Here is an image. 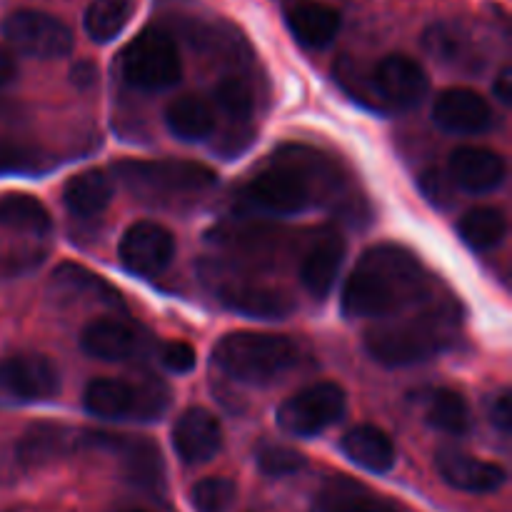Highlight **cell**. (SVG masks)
Instances as JSON below:
<instances>
[{
    "mask_svg": "<svg viewBox=\"0 0 512 512\" xmlns=\"http://www.w3.org/2000/svg\"><path fill=\"white\" fill-rule=\"evenodd\" d=\"M113 200V180L103 170H83L63 188V203L78 218H95Z\"/></svg>",
    "mask_w": 512,
    "mask_h": 512,
    "instance_id": "obj_25",
    "label": "cell"
},
{
    "mask_svg": "<svg viewBox=\"0 0 512 512\" xmlns=\"http://www.w3.org/2000/svg\"><path fill=\"white\" fill-rule=\"evenodd\" d=\"M488 418L500 433H510L512 423V410H510V393L508 390H500L498 395H493L488 403Z\"/></svg>",
    "mask_w": 512,
    "mask_h": 512,
    "instance_id": "obj_36",
    "label": "cell"
},
{
    "mask_svg": "<svg viewBox=\"0 0 512 512\" xmlns=\"http://www.w3.org/2000/svg\"><path fill=\"white\" fill-rule=\"evenodd\" d=\"M220 300L235 313L258 320H283L293 310L280 290L258 283H228L220 290Z\"/></svg>",
    "mask_w": 512,
    "mask_h": 512,
    "instance_id": "obj_24",
    "label": "cell"
},
{
    "mask_svg": "<svg viewBox=\"0 0 512 512\" xmlns=\"http://www.w3.org/2000/svg\"><path fill=\"white\" fill-rule=\"evenodd\" d=\"M95 445L110 448L113 453H118L125 470H128V478L135 480V483L148 485V488H155V485L163 483V460H160V450L158 445L150 443V440L133 438V435L95 433Z\"/></svg>",
    "mask_w": 512,
    "mask_h": 512,
    "instance_id": "obj_22",
    "label": "cell"
},
{
    "mask_svg": "<svg viewBox=\"0 0 512 512\" xmlns=\"http://www.w3.org/2000/svg\"><path fill=\"white\" fill-rule=\"evenodd\" d=\"M255 460H258L260 473L268 475V478H288V475L300 473L308 465L303 453L285 448V445H265L258 450Z\"/></svg>",
    "mask_w": 512,
    "mask_h": 512,
    "instance_id": "obj_32",
    "label": "cell"
},
{
    "mask_svg": "<svg viewBox=\"0 0 512 512\" xmlns=\"http://www.w3.org/2000/svg\"><path fill=\"white\" fill-rule=\"evenodd\" d=\"M113 173L138 195L198 193L215 185L213 170L190 160H120Z\"/></svg>",
    "mask_w": 512,
    "mask_h": 512,
    "instance_id": "obj_7",
    "label": "cell"
},
{
    "mask_svg": "<svg viewBox=\"0 0 512 512\" xmlns=\"http://www.w3.org/2000/svg\"><path fill=\"white\" fill-rule=\"evenodd\" d=\"M50 293L65 300H85V303L105 305V308L123 310L125 300L113 285L100 278L93 270L75 263H60L50 275Z\"/></svg>",
    "mask_w": 512,
    "mask_h": 512,
    "instance_id": "obj_20",
    "label": "cell"
},
{
    "mask_svg": "<svg viewBox=\"0 0 512 512\" xmlns=\"http://www.w3.org/2000/svg\"><path fill=\"white\" fill-rule=\"evenodd\" d=\"M0 225L18 230V233L45 235L53 228V220H50L48 208L38 198L25 193H13L0 198Z\"/></svg>",
    "mask_w": 512,
    "mask_h": 512,
    "instance_id": "obj_29",
    "label": "cell"
},
{
    "mask_svg": "<svg viewBox=\"0 0 512 512\" xmlns=\"http://www.w3.org/2000/svg\"><path fill=\"white\" fill-rule=\"evenodd\" d=\"M435 468H438L440 478L455 490L473 495L495 493L508 483V470L498 463L470 455L465 450L443 448L435 455Z\"/></svg>",
    "mask_w": 512,
    "mask_h": 512,
    "instance_id": "obj_14",
    "label": "cell"
},
{
    "mask_svg": "<svg viewBox=\"0 0 512 512\" xmlns=\"http://www.w3.org/2000/svg\"><path fill=\"white\" fill-rule=\"evenodd\" d=\"M458 233L465 245L473 250H493L508 235V218L500 208H490V205H478L460 215Z\"/></svg>",
    "mask_w": 512,
    "mask_h": 512,
    "instance_id": "obj_27",
    "label": "cell"
},
{
    "mask_svg": "<svg viewBox=\"0 0 512 512\" xmlns=\"http://www.w3.org/2000/svg\"><path fill=\"white\" fill-rule=\"evenodd\" d=\"M118 258L125 270L140 278H155L175 258V235L153 220L133 223L118 243Z\"/></svg>",
    "mask_w": 512,
    "mask_h": 512,
    "instance_id": "obj_10",
    "label": "cell"
},
{
    "mask_svg": "<svg viewBox=\"0 0 512 512\" xmlns=\"http://www.w3.org/2000/svg\"><path fill=\"white\" fill-rule=\"evenodd\" d=\"M150 335L140 325L125 323L118 318H98L88 323L80 333V348L85 355L103 363H123L135 360L150 348Z\"/></svg>",
    "mask_w": 512,
    "mask_h": 512,
    "instance_id": "obj_12",
    "label": "cell"
},
{
    "mask_svg": "<svg viewBox=\"0 0 512 512\" xmlns=\"http://www.w3.org/2000/svg\"><path fill=\"white\" fill-rule=\"evenodd\" d=\"M450 180L470 195H485L498 190L508 178V165L500 153L480 145H460L448 160Z\"/></svg>",
    "mask_w": 512,
    "mask_h": 512,
    "instance_id": "obj_15",
    "label": "cell"
},
{
    "mask_svg": "<svg viewBox=\"0 0 512 512\" xmlns=\"http://www.w3.org/2000/svg\"><path fill=\"white\" fill-rule=\"evenodd\" d=\"M83 405L90 415L103 420H160L168 408V390L155 380L130 383L95 378L85 388Z\"/></svg>",
    "mask_w": 512,
    "mask_h": 512,
    "instance_id": "obj_5",
    "label": "cell"
},
{
    "mask_svg": "<svg viewBox=\"0 0 512 512\" xmlns=\"http://www.w3.org/2000/svg\"><path fill=\"white\" fill-rule=\"evenodd\" d=\"M345 260V238L335 230H325L313 240L310 250L300 263V283L310 298L325 300L335 288L340 268Z\"/></svg>",
    "mask_w": 512,
    "mask_h": 512,
    "instance_id": "obj_18",
    "label": "cell"
},
{
    "mask_svg": "<svg viewBox=\"0 0 512 512\" xmlns=\"http://www.w3.org/2000/svg\"><path fill=\"white\" fill-rule=\"evenodd\" d=\"M173 448L185 465L210 463L223 448V425L210 410L188 408L173 425Z\"/></svg>",
    "mask_w": 512,
    "mask_h": 512,
    "instance_id": "obj_16",
    "label": "cell"
},
{
    "mask_svg": "<svg viewBox=\"0 0 512 512\" xmlns=\"http://www.w3.org/2000/svg\"><path fill=\"white\" fill-rule=\"evenodd\" d=\"M458 315L453 310H425L415 318L385 323L365 335V350L385 368H408L433 360L453 340Z\"/></svg>",
    "mask_w": 512,
    "mask_h": 512,
    "instance_id": "obj_2",
    "label": "cell"
},
{
    "mask_svg": "<svg viewBox=\"0 0 512 512\" xmlns=\"http://www.w3.org/2000/svg\"><path fill=\"white\" fill-rule=\"evenodd\" d=\"M493 95L503 105H510V100H512V70L510 68L500 70L498 78L493 80Z\"/></svg>",
    "mask_w": 512,
    "mask_h": 512,
    "instance_id": "obj_38",
    "label": "cell"
},
{
    "mask_svg": "<svg viewBox=\"0 0 512 512\" xmlns=\"http://www.w3.org/2000/svg\"><path fill=\"white\" fill-rule=\"evenodd\" d=\"M210 360L220 373L238 383L270 385L295 368L298 348L285 335L235 330L218 340Z\"/></svg>",
    "mask_w": 512,
    "mask_h": 512,
    "instance_id": "obj_3",
    "label": "cell"
},
{
    "mask_svg": "<svg viewBox=\"0 0 512 512\" xmlns=\"http://www.w3.org/2000/svg\"><path fill=\"white\" fill-rule=\"evenodd\" d=\"M125 512H148V510H125Z\"/></svg>",
    "mask_w": 512,
    "mask_h": 512,
    "instance_id": "obj_41",
    "label": "cell"
},
{
    "mask_svg": "<svg viewBox=\"0 0 512 512\" xmlns=\"http://www.w3.org/2000/svg\"><path fill=\"white\" fill-rule=\"evenodd\" d=\"M340 450L350 463L358 468L368 470V473H390L398 460V450H395L393 438L378 425H355L348 433L340 438Z\"/></svg>",
    "mask_w": 512,
    "mask_h": 512,
    "instance_id": "obj_21",
    "label": "cell"
},
{
    "mask_svg": "<svg viewBox=\"0 0 512 512\" xmlns=\"http://www.w3.org/2000/svg\"><path fill=\"white\" fill-rule=\"evenodd\" d=\"M245 208L265 215L303 213L313 203L310 160L300 158L298 148L275 155L268 168L255 173L240 193Z\"/></svg>",
    "mask_w": 512,
    "mask_h": 512,
    "instance_id": "obj_4",
    "label": "cell"
},
{
    "mask_svg": "<svg viewBox=\"0 0 512 512\" xmlns=\"http://www.w3.org/2000/svg\"><path fill=\"white\" fill-rule=\"evenodd\" d=\"M28 160L30 158L25 150H20L18 145L3 140V135H0V170H18V168H23Z\"/></svg>",
    "mask_w": 512,
    "mask_h": 512,
    "instance_id": "obj_37",
    "label": "cell"
},
{
    "mask_svg": "<svg viewBox=\"0 0 512 512\" xmlns=\"http://www.w3.org/2000/svg\"><path fill=\"white\" fill-rule=\"evenodd\" d=\"M215 103L225 110V115L233 120H245L253 113V90L238 75L223 78L215 88Z\"/></svg>",
    "mask_w": 512,
    "mask_h": 512,
    "instance_id": "obj_33",
    "label": "cell"
},
{
    "mask_svg": "<svg viewBox=\"0 0 512 512\" xmlns=\"http://www.w3.org/2000/svg\"><path fill=\"white\" fill-rule=\"evenodd\" d=\"M238 488L230 478L215 475V478H203L190 490V503L195 512H228L235 503Z\"/></svg>",
    "mask_w": 512,
    "mask_h": 512,
    "instance_id": "obj_31",
    "label": "cell"
},
{
    "mask_svg": "<svg viewBox=\"0 0 512 512\" xmlns=\"http://www.w3.org/2000/svg\"><path fill=\"white\" fill-rule=\"evenodd\" d=\"M133 15V0H93L85 10V33L95 43H110L123 33Z\"/></svg>",
    "mask_w": 512,
    "mask_h": 512,
    "instance_id": "obj_30",
    "label": "cell"
},
{
    "mask_svg": "<svg viewBox=\"0 0 512 512\" xmlns=\"http://www.w3.org/2000/svg\"><path fill=\"white\" fill-rule=\"evenodd\" d=\"M95 75H98V70H95V65L88 63V60H80V63H75L73 70H70V78H73V83L80 85V88L93 85Z\"/></svg>",
    "mask_w": 512,
    "mask_h": 512,
    "instance_id": "obj_39",
    "label": "cell"
},
{
    "mask_svg": "<svg viewBox=\"0 0 512 512\" xmlns=\"http://www.w3.org/2000/svg\"><path fill=\"white\" fill-rule=\"evenodd\" d=\"M430 290V275L403 245L365 250L343 288V313L355 320H385L413 308Z\"/></svg>",
    "mask_w": 512,
    "mask_h": 512,
    "instance_id": "obj_1",
    "label": "cell"
},
{
    "mask_svg": "<svg viewBox=\"0 0 512 512\" xmlns=\"http://www.w3.org/2000/svg\"><path fill=\"white\" fill-rule=\"evenodd\" d=\"M15 78H18V65H15V58L8 53V50L0 48V90L8 88Z\"/></svg>",
    "mask_w": 512,
    "mask_h": 512,
    "instance_id": "obj_40",
    "label": "cell"
},
{
    "mask_svg": "<svg viewBox=\"0 0 512 512\" xmlns=\"http://www.w3.org/2000/svg\"><path fill=\"white\" fill-rule=\"evenodd\" d=\"M160 363L170 370V373H190L195 368V348L183 343V340H170L160 348Z\"/></svg>",
    "mask_w": 512,
    "mask_h": 512,
    "instance_id": "obj_34",
    "label": "cell"
},
{
    "mask_svg": "<svg viewBox=\"0 0 512 512\" xmlns=\"http://www.w3.org/2000/svg\"><path fill=\"white\" fill-rule=\"evenodd\" d=\"M288 28L305 48H328L340 33V13L325 3L303 0L288 10Z\"/></svg>",
    "mask_w": 512,
    "mask_h": 512,
    "instance_id": "obj_23",
    "label": "cell"
},
{
    "mask_svg": "<svg viewBox=\"0 0 512 512\" xmlns=\"http://www.w3.org/2000/svg\"><path fill=\"white\" fill-rule=\"evenodd\" d=\"M93 440L95 433L40 423L25 430L23 438H20L18 460L25 465H43L55 458H63V455L73 453V450L83 448V445H93Z\"/></svg>",
    "mask_w": 512,
    "mask_h": 512,
    "instance_id": "obj_19",
    "label": "cell"
},
{
    "mask_svg": "<svg viewBox=\"0 0 512 512\" xmlns=\"http://www.w3.org/2000/svg\"><path fill=\"white\" fill-rule=\"evenodd\" d=\"M3 35L15 50L40 60H58L73 50V33L55 15L43 10H15L3 20Z\"/></svg>",
    "mask_w": 512,
    "mask_h": 512,
    "instance_id": "obj_9",
    "label": "cell"
},
{
    "mask_svg": "<svg viewBox=\"0 0 512 512\" xmlns=\"http://www.w3.org/2000/svg\"><path fill=\"white\" fill-rule=\"evenodd\" d=\"M348 413V395L338 383H315L285 398L278 408V428L293 438H315Z\"/></svg>",
    "mask_w": 512,
    "mask_h": 512,
    "instance_id": "obj_8",
    "label": "cell"
},
{
    "mask_svg": "<svg viewBox=\"0 0 512 512\" xmlns=\"http://www.w3.org/2000/svg\"><path fill=\"white\" fill-rule=\"evenodd\" d=\"M60 390V373L45 355L18 353L0 363V393L15 403H43Z\"/></svg>",
    "mask_w": 512,
    "mask_h": 512,
    "instance_id": "obj_11",
    "label": "cell"
},
{
    "mask_svg": "<svg viewBox=\"0 0 512 512\" xmlns=\"http://www.w3.org/2000/svg\"><path fill=\"white\" fill-rule=\"evenodd\" d=\"M165 125L175 138L198 143L213 133L215 113L208 100L198 98V95H180L165 110Z\"/></svg>",
    "mask_w": 512,
    "mask_h": 512,
    "instance_id": "obj_26",
    "label": "cell"
},
{
    "mask_svg": "<svg viewBox=\"0 0 512 512\" xmlns=\"http://www.w3.org/2000/svg\"><path fill=\"white\" fill-rule=\"evenodd\" d=\"M123 78L138 90L173 88L183 75L178 45L165 30L145 28L120 55Z\"/></svg>",
    "mask_w": 512,
    "mask_h": 512,
    "instance_id": "obj_6",
    "label": "cell"
},
{
    "mask_svg": "<svg viewBox=\"0 0 512 512\" xmlns=\"http://www.w3.org/2000/svg\"><path fill=\"white\" fill-rule=\"evenodd\" d=\"M425 420L445 435H465L473 428L468 400L450 388L430 390L425 398Z\"/></svg>",
    "mask_w": 512,
    "mask_h": 512,
    "instance_id": "obj_28",
    "label": "cell"
},
{
    "mask_svg": "<svg viewBox=\"0 0 512 512\" xmlns=\"http://www.w3.org/2000/svg\"><path fill=\"white\" fill-rule=\"evenodd\" d=\"M373 85L383 100H388L393 108H415L425 100L430 90L428 73L418 60L408 55H388L375 65Z\"/></svg>",
    "mask_w": 512,
    "mask_h": 512,
    "instance_id": "obj_13",
    "label": "cell"
},
{
    "mask_svg": "<svg viewBox=\"0 0 512 512\" xmlns=\"http://www.w3.org/2000/svg\"><path fill=\"white\" fill-rule=\"evenodd\" d=\"M330 512H395L393 505L368 493H348L330 505Z\"/></svg>",
    "mask_w": 512,
    "mask_h": 512,
    "instance_id": "obj_35",
    "label": "cell"
},
{
    "mask_svg": "<svg viewBox=\"0 0 512 512\" xmlns=\"http://www.w3.org/2000/svg\"><path fill=\"white\" fill-rule=\"evenodd\" d=\"M433 120L453 135H478L493 128V108L470 88H448L435 98Z\"/></svg>",
    "mask_w": 512,
    "mask_h": 512,
    "instance_id": "obj_17",
    "label": "cell"
}]
</instances>
